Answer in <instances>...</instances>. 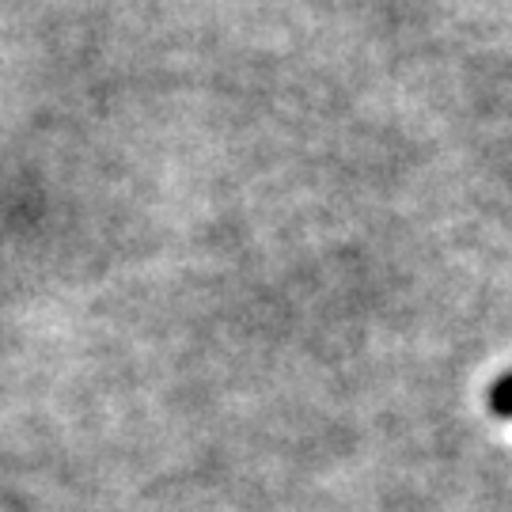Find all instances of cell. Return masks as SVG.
<instances>
[{
  "instance_id": "1",
  "label": "cell",
  "mask_w": 512,
  "mask_h": 512,
  "mask_svg": "<svg viewBox=\"0 0 512 512\" xmlns=\"http://www.w3.org/2000/svg\"><path fill=\"white\" fill-rule=\"evenodd\" d=\"M490 414L512 418V372L497 376L494 384H490Z\"/></svg>"
}]
</instances>
